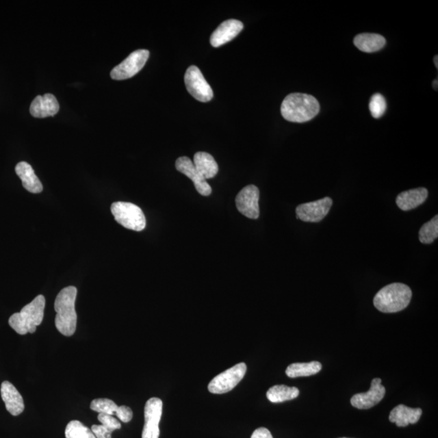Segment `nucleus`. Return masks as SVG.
I'll use <instances>...</instances> for the list:
<instances>
[{
	"label": "nucleus",
	"mask_w": 438,
	"mask_h": 438,
	"mask_svg": "<svg viewBox=\"0 0 438 438\" xmlns=\"http://www.w3.org/2000/svg\"><path fill=\"white\" fill-rule=\"evenodd\" d=\"M77 289L73 286L64 287L57 295L55 300L56 316L55 324L57 330L66 337H71L77 330V315L75 303Z\"/></svg>",
	"instance_id": "obj_1"
},
{
	"label": "nucleus",
	"mask_w": 438,
	"mask_h": 438,
	"mask_svg": "<svg viewBox=\"0 0 438 438\" xmlns=\"http://www.w3.org/2000/svg\"><path fill=\"white\" fill-rule=\"evenodd\" d=\"M320 112V104L313 96L294 93L284 99L281 114L285 120L293 123H305L313 120Z\"/></svg>",
	"instance_id": "obj_2"
},
{
	"label": "nucleus",
	"mask_w": 438,
	"mask_h": 438,
	"mask_svg": "<svg viewBox=\"0 0 438 438\" xmlns=\"http://www.w3.org/2000/svg\"><path fill=\"white\" fill-rule=\"evenodd\" d=\"M45 306V297L39 295L34 298L31 303L26 305L21 312L12 314L8 320V324L17 334H34L43 321Z\"/></svg>",
	"instance_id": "obj_3"
},
{
	"label": "nucleus",
	"mask_w": 438,
	"mask_h": 438,
	"mask_svg": "<svg viewBox=\"0 0 438 438\" xmlns=\"http://www.w3.org/2000/svg\"><path fill=\"white\" fill-rule=\"evenodd\" d=\"M413 296L411 288L404 283L387 285L376 293L374 299L375 308L385 313L400 312L410 304Z\"/></svg>",
	"instance_id": "obj_4"
},
{
	"label": "nucleus",
	"mask_w": 438,
	"mask_h": 438,
	"mask_svg": "<svg viewBox=\"0 0 438 438\" xmlns=\"http://www.w3.org/2000/svg\"><path fill=\"white\" fill-rule=\"evenodd\" d=\"M111 211L116 221L127 229L142 231L146 229V217L138 205L117 201L112 205Z\"/></svg>",
	"instance_id": "obj_5"
},
{
	"label": "nucleus",
	"mask_w": 438,
	"mask_h": 438,
	"mask_svg": "<svg viewBox=\"0 0 438 438\" xmlns=\"http://www.w3.org/2000/svg\"><path fill=\"white\" fill-rule=\"evenodd\" d=\"M247 372V366L244 363H240L230 368L214 378L208 385L210 393L222 394L229 392L244 378Z\"/></svg>",
	"instance_id": "obj_6"
},
{
	"label": "nucleus",
	"mask_w": 438,
	"mask_h": 438,
	"mask_svg": "<svg viewBox=\"0 0 438 438\" xmlns=\"http://www.w3.org/2000/svg\"><path fill=\"white\" fill-rule=\"evenodd\" d=\"M185 82L188 93L197 101L208 103L214 98L212 88L196 66H190L187 69Z\"/></svg>",
	"instance_id": "obj_7"
},
{
	"label": "nucleus",
	"mask_w": 438,
	"mask_h": 438,
	"mask_svg": "<svg viewBox=\"0 0 438 438\" xmlns=\"http://www.w3.org/2000/svg\"><path fill=\"white\" fill-rule=\"evenodd\" d=\"M150 56L147 50H138L131 53L119 65L112 69L111 77L113 80L123 81L137 75L146 65Z\"/></svg>",
	"instance_id": "obj_8"
},
{
	"label": "nucleus",
	"mask_w": 438,
	"mask_h": 438,
	"mask_svg": "<svg viewBox=\"0 0 438 438\" xmlns=\"http://www.w3.org/2000/svg\"><path fill=\"white\" fill-rule=\"evenodd\" d=\"M163 414V401L151 398L144 406V426L142 438H159V423Z\"/></svg>",
	"instance_id": "obj_9"
},
{
	"label": "nucleus",
	"mask_w": 438,
	"mask_h": 438,
	"mask_svg": "<svg viewBox=\"0 0 438 438\" xmlns=\"http://www.w3.org/2000/svg\"><path fill=\"white\" fill-rule=\"evenodd\" d=\"M259 198L260 192L257 186L244 187L236 196V208L245 217L257 219L260 216Z\"/></svg>",
	"instance_id": "obj_10"
},
{
	"label": "nucleus",
	"mask_w": 438,
	"mask_h": 438,
	"mask_svg": "<svg viewBox=\"0 0 438 438\" xmlns=\"http://www.w3.org/2000/svg\"><path fill=\"white\" fill-rule=\"evenodd\" d=\"M332 205L333 201L330 197L301 204L296 207L297 218L307 222H321L330 212Z\"/></svg>",
	"instance_id": "obj_11"
},
{
	"label": "nucleus",
	"mask_w": 438,
	"mask_h": 438,
	"mask_svg": "<svg viewBox=\"0 0 438 438\" xmlns=\"http://www.w3.org/2000/svg\"><path fill=\"white\" fill-rule=\"evenodd\" d=\"M385 394V388L382 385V379L374 378L372 381L370 391L355 394L350 400V404L358 409H370L378 404L383 400Z\"/></svg>",
	"instance_id": "obj_12"
},
{
	"label": "nucleus",
	"mask_w": 438,
	"mask_h": 438,
	"mask_svg": "<svg viewBox=\"0 0 438 438\" xmlns=\"http://www.w3.org/2000/svg\"><path fill=\"white\" fill-rule=\"evenodd\" d=\"M175 168L178 172L185 175L194 182L196 190L201 195L207 196L211 194L212 188L209 186L207 181L201 177V174L197 172L194 163L188 157H181L175 162Z\"/></svg>",
	"instance_id": "obj_13"
},
{
	"label": "nucleus",
	"mask_w": 438,
	"mask_h": 438,
	"mask_svg": "<svg viewBox=\"0 0 438 438\" xmlns=\"http://www.w3.org/2000/svg\"><path fill=\"white\" fill-rule=\"evenodd\" d=\"M90 409L99 414L116 415L120 422L129 423L133 417V411L127 406H118L109 398H97L91 402Z\"/></svg>",
	"instance_id": "obj_14"
},
{
	"label": "nucleus",
	"mask_w": 438,
	"mask_h": 438,
	"mask_svg": "<svg viewBox=\"0 0 438 438\" xmlns=\"http://www.w3.org/2000/svg\"><path fill=\"white\" fill-rule=\"evenodd\" d=\"M244 25L238 20H227L218 26L211 37L210 44L214 47H219L229 42L242 31Z\"/></svg>",
	"instance_id": "obj_15"
},
{
	"label": "nucleus",
	"mask_w": 438,
	"mask_h": 438,
	"mask_svg": "<svg viewBox=\"0 0 438 438\" xmlns=\"http://www.w3.org/2000/svg\"><path fill=\"white\" fill-rule=\"evenodd\" d=\"M0 392L8 413L13 416H17L23 413L25 410L23 398L14 385L8 381H4L1 384Z\"/></svg>",
	"instance_id": "obj_16"
},
{
	"label": "nucleus",
	"mask_w": 438,
	"mask_h": 438,
	"mask_svg": "<svg viewBox=\"0 0 438 438\" xmlns=\"http://www.w3.org/2000/svg\"><path fill=\"white\" fill-rule=\"evenodd\" d=\"M60 111V104L53 94L37 96L30 106L29 112L35 118L55 116Z\"/></svg>",
	"instance_id": "obj_17"
},
{
	"label": "nucleus",
	"mask_w": 438,
	"mask_h": 438,
	"mask_svg": "<svg viewBox=\"0 0 438 438\" xmlns=\"http://www.w3.org/2000/svg\"><path fill=\"white\" fill-rule=\"evenodd\" d=\"M16 173L18 175L22 182V185L31 194H40L43 190V186L31 166L26 162H20L15 168Z\"/></svg>",
	"instance_id": "obj_18"
},
{
	"label": "nucleus",
	"mask_w": 438,
	"mask_h": 438,
	"mask_svg": "<svg viewBox=\"0 0 438 438\" xmlns=\"http://www.w3.org/2000/svg\"><path fill=\"white\" fill-rule=\"evenodd\" d=\"M428 192L426 188H418L401 192L396 198V204L404 211L417 208L426 201Z\"/></svg>",
	"instance_id": "obj_19"
},
{
	"label": "nucleus",
	"mask_w": 438,
	"mask_h": 438,
	"mask_svg": "<svg viewBox=\"0 0 438 438\" xmlns=\"http://www.w3.org/2000/svg\"><path fill=\"white\" fill-rule=\"evenodd\" d=\"M420 409H411L405 405H398L391 411L389 415V422L396 424L398 427H406L419 422L422 415Z\"/></svg>",
	"instance_id": "obj_20"
},
{
	"label": "nucleus",
	"mask_w": 438,
	"mask_h": 438,
	"mask_svg": "<svg viewBox=\"0 0 438 438\" xmlns=\"http://www.w3.org/2000/svg\"><path fill=\"white\" fill-rule=\"evenodd\" d=\"M385 42V38L382 35L376 34H361L354 39L355 46L366 53H372L383 49Z\"/></svg>",
	"instance_id": "obj_21"
},
{
	"label": "nucleus",
	"mask_w": 438,
	"mask_h": 438,
	"mask_svg": "<svg viewBox=\"0 0 438 438\" xmlns=\"http://www.w3.org/2000/svg\"><path fill=\"white\" fill-rule=\"evenodd\" d=\"M194 164L197 172L205 179H212L218 172V166L214 157L205 152H197L195 153Z\"/></svg>",
	"instance_id": "obj_22"
},
{
	"label": "nucleus",
	"mask_w": 438,
	"mask_h": 438,
	"mask_svg": "<svg viewBox=\"0 0 438 438\" xmlns=\"http://www.w3.org/2000/svg\"><path fill=\"white\" fill-rule=\"evenodd\" d=\"M98 420L101 422V426L94 424L91 427V430L96 438H112V433L121 428L119 420L112 415L99 414Z\"/></svg>",
	"instance_id": "obj_23"
},
{
	"label": "nucleus",
	"mask_w": 438,
	"mask_h": 438,
	"mask_svg": "<svg viewBox=\"0 0 438 438\" xmlns=\"http://www.w3.org/2000/svg\"><path fill=\"white\" fill-rule=\"evenodd\" d=\"M300 391L296 387H289L285 385H274L269 389L266 397L271 402L279 404L288 400H295L299 396Z\"/></svg>",
	"instance_id": "obj_24"
},
{
	"label": "nucleus",
	"mask_w": 438,
	"mask_h": 438,
	"mask_svg": "<svg viewBox=\"0 0 438 438\" xmlns=\"http://www.w3.org/2000/svg\"><path fill=\"white\" fill-rule=\"evenodd\" d=\"M322 368V363L318 361L309 363H295L287 367L286 374L291 378L300 376H309L318 374Z\"/></svg>",
	"instance_id": "obj_25"
},
{
	"label": "nucleus",
	"mask_w": 438,
	"mask_h": 438,
	"mask_svg": "<svg viewBox=\"0 0 438 438\" xmlns=\"http://www.w3.org/2000/svg\"><path fill=\"white\" fill-rule=\"evenodd\" d=\"M66 438H96L91 429L79 420H72L65 428Z\"/></svg>",
	"instance_id": "obj_26"
},
{
	"label": "nucleus",
	"mask_w": 438,
	"mask_h": 438,
	"mask_svg": "<svg viewBox=\"0 0 438 438\" xmlns=\"http://www.w3.org/2000/svg\"><path fill=\"white\" fill-rule=\"evenodd\" d=\"M438 236V216L432 218V220L424 223L419 232L420 243L430 244Z\"/></svg>",
	"instance_id": "obj_27"
},
{
	"label": "nucleus",
	"mask_w": 438,
	"mask_h": 438,
	"mask_svg": "<svg viewBox=\"0 0 438 438\" xmlns=\"http://www.w3.org/2000/svg\"><path fill=\"white\" fill-rule=\"evenodd\" d=\"M370 110L372 117L379 119L384 115L387 110V102L381 94H375L372 96L370 102Z\"/></svg>",
	"instance_id": "obj_28"
},
{
	"label": "nucleus",
	"mask_w": 438,
	"mask_h": 438,
	"mask_svg": "<svg viewBox=\"0 0 438 438\" xmlns=\"http://www.w3.org/2000/svg\"><path fill=\"white\" fill-rule=\"evenodd\" d=\"M251 438H273V436L271 435L269 429L259 428L253 432Z\"/></svg>",
	"instance_id": "obj_29"
},
{
	"label": "nucleus",
	"mask_w": 438,
	"mask_h": 438,
	"mask_svg": "<svg viewBox=\"0 0 438 438\" xmlns=\"http://www.w3.org/2000/svg\"><path fill=\"white\" fill-rule=\"evenodd\" d=\"M437 80H435V81H433V89H435V90H437Z\"/></svg>",
	"instance_id": "obj_30"
},
{
	"label": "nucleus",
	"mask_w": 438,
	"mask_h": 438,
	"mask_svg": "<svg viewBox=\"0 0 438 438\" xmlns=\"http://www.w3.org/2000/svg\"><path fill=\"white\" fill-rule=\"evenodd\" d=\"M437 59H438V56H437V55H436V56L435 57V66H436V68H438Z\"/></svg>",
	"instance_id": "obj_31"
},
{
	"label": "nucleus",
	"mask_w": 438,
	"mask_h": 438,
	"mask_svg": "<svg viewBox=\"0 0 438 438\" xmlns=\"http://www.w3.org/2000/svg\"><path fill=\"white\" fill-rule=\"evenodd\" d=\"M341 438H348V437H341Z\"/></svg>",
	"instance_id": "obj_32"
}]
</instances>
